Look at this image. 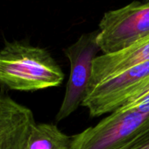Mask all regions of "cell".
I'll return each instance as SVG.
<instances>
[{
	"label": "cell",
	"mask_w": 149,
	"mask_h": 149,
	"mask_svg": "<svg viewBox=\"0 0 149 149\" xmlns=\"http://www.w3.org/2000/svg\"><path fill=\"white\" fill-rule=\"evenodd\" d=\"M64 74L46 49L14 41L0 50V84L13 91H35L60 86Z\"/></svg>",
	"instance_id": "6da1fadb"
},
{
	"label": "cell",
	"mask_w": 149,
	"mask_h": 149,
	"mask_svg": "<svg viewBox=\"0 0 149 149\" xmlns=\"http://www.w3.org/2000/svg\"><path fill=\"white\" fill-rule=\"evenodd\" d=\"M146 61H149V35L119 51L103 54L94 60L90 90L107 79Z\"/></svg>",
	"instance_id": "52a82bcc"
},
{
	"label": "cell",
	"mask_w": 149,
	"mask_h": 149,
	"mask_svg": "<svg viewBox=\"0 0 149 149\" xmlns=\"http://www.w3.org/2000/svg\"><path fill=\"white\" fill-rule=\"evenodd\" d=\"M118 109L125 111H132L138 114L149 116V88L141 94L129 100Z\"/></svg>",
	"instance_id": "9c48e42d"
},
{
	"label": "cell",
	"mask_w": 149,
	"mask_h": 149,
	"mask_svg": "<svg viewBox=\"0 0 149 149\" xmlns=\"http://www.w3.org/2000/svg\"><path fill=\"white\" fill-rule=\"evenodd\" d=\"M143 3H145V4H149V0H143Z\"/></svg>",
	"instance_id": "8fae6325"
},
{
	"label": "cell",
	"mask_w": 149,
	"mask_h": 149,
	"mask_svg": "<svg viewBox=\"0 0 149 149\" xmlns=\"http://www.w3.org/2000/svg\"><path fill=\"white\" fill-rule=\"evenodd\" d=\"M73 136L63 133L54 124H35L30 132L26 149H73Z\"/></svg>",
	"instance_id": "ba28073f"
},
{
	"label": "cell",
	"mask_w": 149,
	"mask_h": 149,
	"mask_svg": "<svg viewBox=\"0 0 149 149\" xmlns=\"http://www.w3.org/2000/svg\"><path fill=\"white\" fill-rule=\"evenodd\" d=\"M97 43L104 54L119 51L149 35V4L133 1L104 13L99 23Z\"/></svg>",
	"instance_id": "277c9868"
},
{
	"label": "cell",
	"mask_w": 149,
	"mask_h": 149,
	"mask_svg": "<svg viewBox=\"0 0 149 149\" xmlns=\"http://www.w3.org/2000/svg\"><path fill=\"white\" fill-rule=\"evenodd\" d=\"M149 88V61L132 67L91 88L84 103L91 117L111 113Z\"/></svg>",
	"instance_id": "3957f363"
},
{
	"label": "cell",
	"mask_w": 149,
	"mask_h": 149,
	"mask_svg": "<svg viewBox=\"0 0 149 149\" xmlns=\"http://www.w3.org/2000/svg\"><path fill=\"white\" fill-rule=\"evenodd\" d=\"M149 116L120 109L73 136V149H120L147 123Z\"/></svg>",
	"instance_id": "5b68a950"
},
{
	"label": "cell",
	"mask_w": 149,
	"mask_h": 149,
	"mask_svg": "<svg viewBox=\"0 0 149 149\" xmlns=\"http://www.w3.org/2000/svg\"><path fill=\"white\" fill-rule=\"evenodd\" d=\"M120 149H149V122Z\"/></svg>",
	"instance_id": "30bf717a"
},
{
	"label": "cell",
	"mask_w": 149,
	"mask_h": 149,
	"mask_svg": "<svg viewBox=\"0 0 149 149\" xmlns=\"http://www.w3.org/2000/svg\"><path fill=\"white\" fill-rule=\"evenodd\" d=\"M99 30L84 33L72 45L63 50L69 61V77L65 95L56 114L60 122L81 106L89 92L94 60L101 48L97 43Z\"/></svg>",
	"instance_id": "7a4b0ae2"
},
{
	"label": "cell",
	"mask_w": 149,
	"mask_h": 149,
	"mask_svg": "<svg viewBox=\"0 0 149 149\" xmlns=\"http://www.w3.org/2000/svg\"><path fill=\"white\" fill-rule=\"evenodd\" d=\"M33 111L7 96L0 95V149H26Z\"/></svg>",
	"instance_id": "8992f818"
}]
</instances>
